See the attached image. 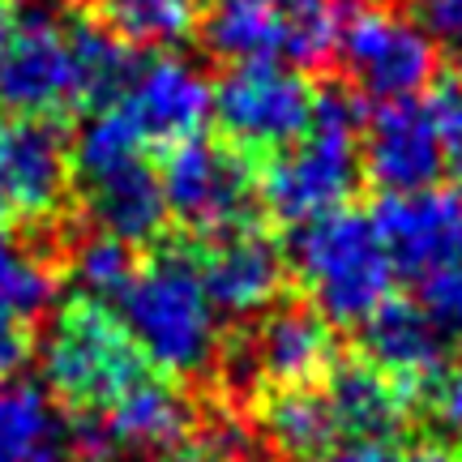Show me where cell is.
Masks as SVG:
<instances>
[{
	"label": "cell",
	"instance_id": "obj_1",
	"mask_svg": "<svg viewBox=\"0 0 462 462\" xmlns=\"http://www.w3.org/2000/svg\"><path fill=\"white\" fill-rule=\"evenodd\" d=\"M129 69V51L107 26L22 5L9 48L0 51V107L39 125L86 107L99 112Z\"/></svg>",
	"mask_w": 462,
	"mask_h": 462
},
{
	"label": "cell",
	"instance_id": "obj_2",
	"mask_svg": "<svg viewBox=\"0 0 462 462\" xmlns=\"http://www.w3.org/2000/svg\"><path fill=\"white\" fill-rule=\"evenodd\" d=\"M112 304L142 360L167 377H198L218 360L223 313L206 291L193 253L163 248L137 262Z\"/></svg>",
	"mask_w": 462,
	"mask_h": 462
},
{
	"label": "cell",
	"instance_id": "obj_3",
	"mask_svg": "<svg viewBox=\"0 0 462 462\" xmlns=\"http://www.w3.org/2000/svg\"><path fill=\"white\" fill-rule=\"evenodd\" d=\"M364 176V116L351 95L321 90L313 116L291 146L270 154L257 176V193L282 223H317V218L346 210Z\"/></svg>",
	"mask_w": 462,
	"mask_h": 462
},
{
	"label": "cell",
	"instance_id": "obj_4",
	"mask_svg": "<svg viewBox=\"0 0 462 462\" xmlns=\"http://www.w3.org/2000/svg\"><path fill=\"white\" fill-rule=\"evenodd\" d=\"M291 265L313 313L330 326H364L385 300H394L398 270L377 218L364 210H334L317 223H304L291 248Z\"/></svg>",
	"mask_w": 462,
	"mask_h": 462
},
{
	"label": "cell",
	"instance_id": "obj_5",
	"mask_svg": "<svg viewBox=\"0 0 462 462\" xmlns=\"http://www.w3.org/2000/svg\"><path fill=\"white\" fill-rule=\"evenodd\" d=\"M346 22L343 0H206L201 31L215 56L231 65L313 69L330 60Z\"/></svg>",
	"mask_w": 462,
	"mask_h": 462
},
{
	"label": "cell",
	"instance_id": "obj_6",
	"mask_svg": "<svg viewBox=\"0 0 462 462\" xmlns=\"http://www.w3.org/2000/svg\"><path fill=\"white\" fill-rule=\"evenodd\" d=\"M43 377L51 394L65 398L78 415H99L150 377V364L107 304L78 300L51 321L43 343Z\"/></svg>",
	"mask_w": 462,
	"mask_h": 462
},
{
	"label": "cell",
	"instance_id": "obj_7",
	"mask_svg": "<svg viewBox=\"0 0 462 462\" xmlns=\"http://www.w3.org/2000/svg\"><path fill=\"white\" fill-rule=\"evenodd\" d=\"M313 103L317 90L300 69L265 60L231 65L218 86H210V116L240 154H279L291 146L309 125Z\"/></svg>",
	"mask_w": 462,
	"mask_h": 462
},
{
	"label": "cell",
	"instance_id": "obj_8",
	"mask_svg": "<svg viewBox=\"0 0 462 462\" xmlns=\"http://www.w3.org/2000/svg\"><path fill=\"white\" fill-rule=\"evenodd\" d=\"M334 51L346 78L377 103L420 99V90H429L437 73V39L420 26V17L390 5L356 9L343 22Z\"/></svg>",
	"mask_w": 462,
	"mask_h": 462
},
{
	"label": "cell",
	"instance_id": "obj_9",
	"mask_svg": "<svg viewBox=\"0 0 462 462\" xmlns=\"http://www.w3.org/2000/svg\"><path fill=\"white\" fill-rule=\"evenodd\" d=\"M159 184L167 215H176L184 227L201 236H218L248 223V210L257 201V171L248 167V159L236 146L210 137H193L167 150Z\"/></svg>",
	"mask_w": 462,
	"mask_h": 462
},
{
	"label": "cell",
	"instance_id": "obj_10",
	"mask_svg": "<svg viewBox=\"0 0 462 462\" xmlns=\"http://www.w3.org/2000/svg\"><path fill=\"white\" fill-rule=\"evenodd\" d=\"M107 107L146 150H176L206 129L210 82L193 60L159 51L129 69V78L107 99Z\"/></svg>",
	"mask_w": 462,
	"mask_h": 462
},
{
	"label": "cell",
	"instance_id": "obj_11",
	"mask_svg": "<svg viewBox=\"0 0 462 462\" xmlns=\"http://www.w3.org/2000/svg\"><path fill=\"white\" fill-rule=\"evenodd\" d=\"M377 231L411 282L462 270V184H429L377 206Z\"/></svg>",
	"mask_w": 462,
	"mask_h": 462
},
{
	"label": "cell",
	"instance_id": "obj_12",
	"mask_svg": "<svg viewBox=\"0 0 462 462\" xmlns=\"http://www.w3.org/2000/svg\"><path fill=\"white\" fill-rule=\"evenodd\" d=\"M364 171L390 198L441 180L446 142H441L437 107L424 99L381 103L364 125Z\"/></svg>",
	"mask_w": 462,
	"mask_h": 462
},
{
	"label": "cell",
	"instance_id": "obj_13",
	"mask_svg": "<svg viewBox=\"0 0 462 462\" xmlns=\"http://www.w3.org/2000/svg\"><path fill=\"white\" fill-rule=\"evenodd\" d=\"M334 368H338L334 326L321 321L313 309L265 313L240 346V373L253 385H265L270 394L317 385V381L330 377Z\"/></svg>",
	"mask_w": 462,
	"mask_h": 462
},
{
	"label": "cell",
	"instance_id": "obj_14",
	"mask_svg": "<svg viewBox=\"0 0 462 462\" xmlns=\"http://www.w3.org/2000/svg\"><path fill=\"white\" fill-rule=\"evenodd\" d=\"M65 184L69 159L56 129L0 116V227L51 218L65 201Z\"/></svg>",
	"mask_w": 462,
	"mask_h": 462
},
{
	"label": "cell",
	"instance_id": "obj_15",
	"mask_svg": "<svg viewBox=\"0 0 462 462\" xmlns=\"http://www.w3.org/2000/svg\"><path fill=\"white\" fill-rule=\"evenodd\" d=\"M206 291L223 317H265L287 279L279 245L257 223H240L210 236L206 253L198 257Z\"/></svg>",
	"mask_w": 462,
	"mask_h": 462
},
{
	"label": "cell",
	"instance_id": "obj_16",
	"mask_svg": "<svg viewBox=\"0 0 462 462\" xmlns=\"http://www.w3.org/2000/svg\"><path fill=\"white\" fill-rule=\"evenodd\" d=\"M360 330L368 338V364H377L385 377L407 385V394L432 368H441L458 351L429 317L420 313L415 300H385Z\"/></svg>",
	"mask_w": 462,
	"mask_h": 462
},
{
	"label": "cell",
	"instance_id": "obj_17",
	"mask_svg": "<svg viewBox=\"0 0 462 462\" xmlns=\"http://www.w3.org/2000/svg\"><path fill=\"white\" fill-rule=\"evenodd\" d=\"M86 201H90V218L99 236H112L120 245H146L159 236L167 218L163 184L150 159L112 167L103 176L86 180Z\"/></svg>",
	"mask_w": 462,
	"mask_h": 462
},
{
	"label": "cell",
	"instance_id": "obj_18",
	"mask_svg": "<svg viewBox=\"0 0 462 462\" xmlns=\"http://www.w3.org/2000/svg\"><path fill=\"white\" fill-rule=\"evenodd\" d=\"M321 385L338 415L343 441H390L411 411L407 385L385 377L377 364H338Z\"/></svg>",
	"mask_w": 462,
	"mask_h": 462
},
{
	"label": "cell",
	"instance_id": "obj_19",
	"mask_svg": "<svg viewBox=\"0 0 462 462\" xmlns=\"http://www.w3.org/2000/svg\"><path fill=\"white\" fill-rule=\"evenodd\" d=\"M0 462H78L69 424L43 385L14 381L0 390Z\"/></svg>",
	"mask_w": 462,
	"mask_h": 462
},
{
	"label": "cell",
	"instance_id": "obj_20",
	"mask_svg": "<svg viewBox=\"0 0 462 462\" xmlns=\"http://www.w3.org/2000/svg\"><path fill=\"white\" fill-rule=\"evenodd\" d=\"M262 429L265 441L274 449H282L287 458H309L343 446V429H338V415L330 407L326 385H304V390H282L270 394L262 407Z\"/></svg>",
	"mask_w": 462,
	"mask_h": 462
},
{
	"label": "cell",
	"instance_id": "obj_21",
	"mask_svg": "<svg viewBox=\"0 0 462 462\" xmlns=\"http://www.w3.org/2000/svg\"><path fill=\"white\" fill-rule=\"evenodd\" d=\"M201 5L206 0H103V17L120 43L171 48L201 26Z\"/></svg>",
	"mask_w": 462,
	"mask_h": 462
},
{
	"label": "cell",
	"instance_id": "obj_22",
	"mask_svg": "<svg viewBox=\"0 0 462 462\" xmlns=\"http://www.w3.org/2000/svg\"><path fill=\"white\" fill-rule=\"evenodd\" d=\"M51 265L48 257L0 227V321L26 326L34 313L51 304Z\"/></svg>",
	"mask_w": 462,
	"mask_h": 462
},
{
	"label": "cell",
	"instance_id": "obj_23",
	"mask_svg": "<svg viewBox=\"0 0 462 462\" xmlns=\"http://www.w3.org/2000/svg\"><path fill=\"white\" fill-rule=\"evenodd\" d=\"M133 257L129 245H120L112 236H90L78 253H73V282L82 300H95V304H107V300L120 296V287L129 282L133 274Z\"/></svg>",
	"mask_w": 462,
	"mask_h": 462
},
{
	"label": "cell",
	"instance_id": "obj_24",
	"mask_svg": "<svg viewBox=\"0 0 462 462\" xmlns=\"http://www.w3.org/2000/svg\"><path fill=\"white\" fill-rule=\"evenodd\" d=\"M411 402H420L432 415V424H441L446 432H462V351H454L441 368H432L415 385Z\"/></svg>",
	"mask_w": 462,
	"mask_h": 462
},
{
	"label": "cell",
	"instance_id": "obj_25",
	"mask_svg": "<svg viewBox=\"0 0 462 462\" xmlns=\"http://www.w3.org/2000/svg\"><path fill=\"white\" fill-rule=\"evenodd\" d=\"M411 300L420 304V313L446 334L449 343L454 346L462 343V270H446V274L420 279Z\"/></svg>",
	"mask_w": 462,
	"mask_h": 462
},
{
	"label": "cell",
	"instance_id": "obj_26",
	"mask_svg": "<svg viewBox=\"0 0 462 462\" xmlns=\"http://www.w3.org/2000/svg\"><path fill=\"white\" fill-rule=\"evenodd\" d=\"M159 462H248V449L236 432L210 429V432H189Z\"/></svg>",
	"mask_w": 462,
	"mask_h": 462
},
{
	"label": "cell",
	"instance_id": "obj_27",
	"mask_svg": "<svg viewBox=\"0 0 462 462\" xmlns=\"http://www.w3.org/2000/svg\"><path fill=\"white\" fill-rule=\"evenodd\" d=\"M432 107H437V125H441V142H446V167L462 176V90L432 99Z\"/></svg>",
	"mask_w": 462,
	"mask_h": 462
},
{
	"label": "cell",
	"instance_id": "obj_28",
	"mask_svg": "<svg viewBox=\"0 0 462 462\" xmlns=\"http://www.w3.org/2000/svg\"><path fill=\"white\" fill-rule=\"evenodd\" d=\"M420 5V26L432 39L462 43V0H415Z\"/></svg>",
	"mask_w": 462,
	"mask_h": 462
},
{
	"label": "cell",
	"instance_id": "obj_29",
	"mask_svg": "<svg viewBox=\"0 0 462 462\" xmlns=\"http://www.w3.org/2000/svg\"><path fill=\"white\" fill-rule=\"evenodd\" d=\"M31 360V338H26V326L17 321H0V390L14 385L17 373Z\"/></svg>",
	"mask_w": 462,
	"mask_h": 462
},
{
	"label": "cell",
	"instance_id": "obj_30",
	"mask_svg": "<svg viewBox=\"0 0 462 462\" xmlns=\"http://www.w3.org/2000/svg\"><path fill=\"white\" fill-rule=\"evenodd\" d=\"M313 462H398L390 441H343V446L317 454Z\"/></svg>",
	"mask_w": 462,
	"mask_h": 462
},
{
	"label": "cell",
	"instance_id": "obj_31",
	"mask_svg": "<svg viewBox=\"0 0 462 462\" xmlns=\"http://www.w3.org/2000/svg\"><path fill=\"white\" fill-rule=\"evenodd\" d=\"M398 462H462V449L449 441H429V446H415L407 454H398Z\"/></svg>",
	"mask_w": 462,
	"mask_h": 462
},
{
	"label": "cell",
	"instance_id": "obj_32",
	"mask_svg": "<svg viewBox=\"0 0 462 462\" xmlns=\"http://www.w3.org/2000/svg\"><path fill=\"white\" fill-rule=\"evenodd\" d=\"M17 14H22L17 0H0V51L9 48V34H14V26H17Z\"/></svg>",
	"mask_w": 462,
	"mask_h": 462
}]
</instances>
